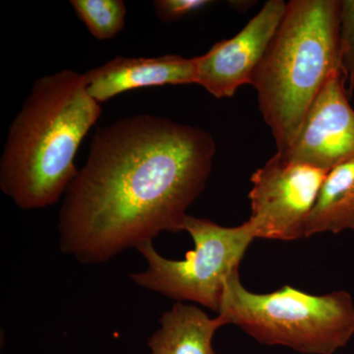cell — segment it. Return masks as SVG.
<instances>
[{
	"label": "cell",
	"instance_id": "cell-1",
	"mask_svg": "<svg viewBox=\"0 0 354 354\" xmlns=\"http://www.w3.org/2000/svg\"><path fill=\"white\" fill-rule=\"evenodd\" d=\"M216 143L201 128L135 114L99 128L58 215L62 252L102 264L162 232H183Z\"/></svg>",
	"mask_w": 354,
	"mask_h": 354
},
{
	"label": "cell",
	"instance_id": "cell-2",
	"mask_svg": "<svg viewBox=\"0 0 354 354\" xmlns=\"http://www.w3.org/2000/svg\"><path fill=\"white\" fill-rule=\"evenodd\" d=\"M102 114L85 75L64 69L39 77L9 127L0 189L22 209L57 204L79 169V147Z\"/></svg>",
	"mask_w": 354,
	"mask_h": 354
},
{
	"label": "cell",
	"instance_id": "cell-3",
	"mask_svg": "<svg viewBox=\"0 0 354 354\" xmlns=\"http://www.w3.org/2000/svg\"><path fill=\"white\" fill-rule=\"evenodd\" d=\"M339 1L291 0L254 73L263 118L279 153L290 148L309 106L342 69Z\"/></svg>",
	"mask_w": 354,
	"mask_h": 354
},
{
	"label": "cell",
	"instance_id": "cell-4",
	"mask_svg": "<svg viewBox=\"0 0 354 354\" xmlns=\"http://www.w3.org/2000/svg\"><path fill=\"white\" fill-rule=\"evenodd\" d=\"M218 314L266 346L304 354H334L354 335V302L348 291L314 295L285 286L254 293L239 270L228 277Z\"/></svg>",
	"mask_w": 354,
	"mask_h": 354
},
{
	"label": "cell",
	"instance_id": "cell-5",
	"mask_svg": "<svg viewBox=\"0 0 354 354\" xmlns=\"http://www.w3.org/2000/svg\"><path fill=\"white\" fill-rule=\"evenodd\" d=\"M194 242L184 260L167 259L156 250L153 241L137 246L147 262L145 271L130 279L145 290L178 302L188 301L218 312L228 277L236 270L256 239L248 221L237 227H223L208 218L187 215L183 223Z\"/></svg>",
	"mask_w": 354,
	"mask_h": 354
},
{
	"label": "cell",
	"instance_id": "cell-6",
	"mask_svg": "<svg viewBox=\"0 0 354 354\" xmlns=\"http://www.w3.org/2000/svg\"><path fill=\"white\" fill-rule=\"evenodd\" d=\"M328 171L277 153L251 176L249 223L256 239H306L307 223Z\"/></svg>",
	"mask_w": 354,
	"mask_h": 354
},
{
	"label": "cell",
	"instance_id": "cell-7",
	"mask_svg": "<svg viewBox=\"0 0 354 354\" xmlns=\"http://www.w3.org/2000/svg\"><path fill=\"white\" fill-rule=\"evenodd\" d=\"M349 97L344 72L337 70L309 106L292 144L281 155L328 172L353 158L354 109Z\"/></svg>",
	"mask_w": 354,
	"mask_h": 354
},
{
	"label": "cell",
	"instance_id": "cell-8",
	"mask_svg": "<svg viewBox=\"0 0 354 354\" xmlns=\"http://www.w3.org/2000/svg\"><path fill=\"white\" fill-rule=\"evenodd\" d=\"M286 8L283 0H269L239 34L195 57L196 84L216 99L232 97L241 86L251 85Z\"/></svg>",
	"mask_w": 354,
	"mask_h": 354
},
{
	"label": "cell",
	"instance_id": "cell-9",
	"mask_svg": "<svg viewBox=\"0 0 354 354\" xmlns=\"http://www.w3.org/2000/svg\"><path fill=\"white\" fill-rule=\"evenodd\" d=\"M87 92L102 104L116 95L147 87L196 84L195 57L167 55L158 57H116L84 73Z\"/></svg>",
	"mask_w": 354,
	"mask_h": 354
},
{
	"label": "cell",
	"instance_id": "cell-10",
	"mask_svg": "<svg viewBox=\"0 0 354 354\" xmlns=\"http://www.w3.org/2000/svg\"><path fill=\"white\" fill-rule=\"evenodd\" d=\"M225 325L221 314L211 318L196 305L177 302L162 313L160 328L149 339L151 354H216L214 335Z\"/></svg>",
	"mask_w": 354,
	"mask_h": 354
},
{
	"label": "cell",
	"instance_id": "cell-11",
	"mask_svg": "<svg viewBox=\"0 0 354 354\" xmlns=\"http://www.w3.org/2000/svg\"><path fill=\"white\" fill-rule=\"evenodd\" d=\"M346 230H354V158L328 172L307 223L306 239Z\"/></svg>",
	"mask_w": 354,
	"mask_h": 354
},
{
	"label": "cell",
	"instance_id": "cell-12",
	"mask_svg": "<svg viewBox=\"0 0 354 354\" xmlns=\"http://www.w3.org/2000/svg\"><path fill=\"white\" fill-rule=\"evenodd\" d=\"M74 12L100 41L118 36L125 26L127 9L122 0H71Z\"/></svg>",
	"mask_w": 354,
	"mask_h": 354
},
{
	"label": "cell",
	"instance_id": "cell-13",
	"mask_svg": "<svg viewBox=\"0 0 354 354\" xmlns=\"http://www.w3.org/2000/svg\"><path fill=\"white\" fill-rule=\"evenodd\" d=\"M339 57L349 97L354 91V0L339 1Z\"/></svg>",
	"mask_w": 354,
	"mask_h": 354
},
{
	"label": "cell",
	"instance_id": "cell-14",
	"mask_svg": "<svg viewBox=\"0 0 354 354\" xmlns=\"http://www.w3.org/2000/svg\"><path fill=\"white\" fill-rule=\"evenodd\" d=\"M211 3L208 0H156L153 8L162 22L172 23Z\"/></svg>",
	"mask_w": 354,
	"mask_h": 354
}]
</instances>
